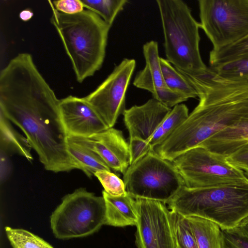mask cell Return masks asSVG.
Instances as JSON below:
<instances>
[{
  "label": "cell",
  "instance_id": "6da1fadb",
  "mask_svg": "<svg viewBox=\"0 0 248 248\" xmlns=\"http://www.w3.org/2000/svg\"><path fill=\"white\" fill-rule=\"evenodd\" d=\"M60 103L30 54H18L1 71L0 112L24 133L45 169L54 172L77 169Z\"/></svg>",
  "mask_w": 248,
  "mask_h": 248
},
{
  "label": "cell",
  "instance_id": "7a4b0ae2",
  "mask_svg": "<svg viewBox=\"0 0 248 248\" xmlns=\"http://www.w3.org/2000/svg\"><path fill=\"white\" fill-rule=\"evenodd\" d=\"M176 69L194 87L199 102L186 119L154 148L171 162L248 114V78L221 77L210 66L198 71Z\"/></svg>",
  "mask_w": 248,
  "mask_h": 248
},
{
  "label": "cell",
  "instance_id": "3957f363",
  "mask_svg": "<svg viewBox=\"0 0 248 248\" xmlns=\"http://www.w3.org/2000/svg\"><path fill=\"white\" fill-rule=\"evenodd\" d=\"M49 2L52 11L51 22L70 60L77 80L81 83L101 67L111 26L90 10L68 15L57 11Z\"/></svg>",
  "mask_w": 248,
  "mask_h": 248
},
{
  "label": "cell",
  "instance_id": "277c9868",
  "mask_svg": "<svg viewBox=\"0 0 248 248\" xmlns=\"http://www.w3.org/2000/svg\"><path fill=\"white\" fill-rule=\"evenodd\" d=\"M166 204L184 217L210 220L221 230L233 229L248 217V181L201 188L184 186Z\"/></svg>",
  "mask_w": 248,
  "mask_h": 248
},
{
  "label": "cell",
  "instance_id": "5b68a950",
  "mask_svg": "<svg viewBox=\"0 0 248 248\" xmlns=\"http://www.w3.org/2000/svg\"><path fill=\"white\" fill-rule=\"evenodd\" d=\"M167 60L176 69L198 71L207 66L200 52V23L182 0H157Z\"/></svg>",
  "mask_w": 248,
  "mask_h": 248
},
{
  "label": "cell",
  "instance_id": "8992f818",
  "mask_svg": "<svg viewBox=\"0 0 248 248\" xmlns=\"http://www.w3.org/2000/svg\"><path fill=\"white\" fill-rule=\"evenodd\" d=\"M104 197L79 188L65 195L50 216L55 236L65 239L82 237L97 232L105 224Z\"/></svg>",
  "mask_w": 248,
  "mask_h": 248
},
{
  "label": "cell",
  "instance_id": "52a82bcc",
  "mask_svg": "<svg viewBox=\"0 0 248 248\" xmlns=\"http://www.w3.org/2000/svg\"><path fill=\"white\" fill-rule=\"evenodd\" d=\"M124 181L126 192L134 198L165 204L185 186L172 162L162 158L154 150L129 166Z\"/></svg>",
  "mask_w": 248,
  "mask_h": 248
},
{
  "label": "cell",
  "instance_id": "ba28073f",
  "mask_svg": "<svg viewBox=\"0 0 248 248\" xmlns=\"http://www.w3.org/2000/svg\"><path fill=\"white\" fill-rule=\"evenodd\" d=\"M200 28L216 50L248 36V0H200Z\"/></svg>",
  "mask_w": 248,
  "mask_h": 248
},
{
  "label": "cell",
  "instance_id": "9c48e42d",
  "mask_svg": "<svg viewBox=\"0 0 248 248\" xmlns=\"http://www.w3.org/2000/svg\"><path fill=\"white\" fill-rule=\"evenodd\" d=\"M189 188L237 184L248 181V175L226 158L201 146L193 148L172 161Z\"/></svg>",
  "mask_w": 248,
  "mask_h": 248
},
{
  "label": "cell",
  "instance_id": "30bf717a",
  "mask_svg": "<svg viewBox=\"0 0 248 248\" xmlns=\"http://www.w3.org/2000/svg\"><path fill=\"white\" fill-rule=\"evenodd\" d=\"M136 67L134 59L125 58L85 99L109 127L125 110V95Z\"/></svg>",
  "mask_w": 248,
  "mask_h": 248
},
{
  "label": "cell",
  "instance_id": "8fae6325",
  "mask_svg": "<svg viewBox=\"0 0 248 248\" xmlns=\"http://www.w3.org/2000/svg\"><path fill=\"white\" fill-rule=\"evenodd\" d=\"M138 213L136 244L138 248H176L171 211L163 202L135 199Z\"/></svg>",
  "mask_w": 248,
  "mask_h": 248
},
{
  "label": "cell",
  "instance_id": "7c38bea8",
  "mask_svg": "<svg viewBox=\"0 0 248 248\" xmlns=\"http://www.w3.org/2000/svg\"><path fill=\"white\" fill-rule=\"evenodd\" d=\"M60 109L67 137H89L109 128L84 97L61 99Z\"/></svg>",
  "mask_w": 248,
  "mask_h": 248
},
{
  "label": "cell",
  "instance_id": "4fadbf2b",
  "mask_svg": "<svg viewBox=\"0 0 248 248\" xmlns=\"http://www.w3.org/2000/svg\"><path fill=\"white\" fill-rule=\"evenodd\" d=\"M68 137L95 152L113 170L124 174L129 166V144L119 130L111 127L89 137Z\"/></svg>",
  "mask_w": 248,
  "mask_h": 248
},
{
  "label": "cell",
  "instance_id": "5bb4252c",
  "mask_svg": "<svg viewBox=\"0 0 248 248\" xmlns=\"http://www.w3.org/2000/svg\"><path fill=\"white\" fill-rule=\"evenodd\" d=\"M171 110L154 98L143 105L125 109L124 120L129 138L148 141Z\"/></svg>",
  "mask_w": 248,
  "mask_h": 248
},
{
  "label": "cell",
  "instance_id": "9a60e30c",
  "mask_svg": "<svg viewBox=\"0 0 248 248\" xmlns=\"http://www.w3.org/2000/svg\"><path fill=\"white\" fill-rule=\"evenodd\" d=\"M143 53L145 65L136 75L133 85L151 92L153 98L157 101L170 90L162 74L158 43L155 41L146 43L143 46Z\"/></svg>",
  "mask_w": 248,
  "mask_h": 248
},
{
  "label": "cell",
  "instance_id": "2e32d148",
  "mask_svg": "<svg viewBox=\"0 0 248 248\" xmlns=\"http://www.w3.org/2000/svg\"><path fill=\"white\" fill-rule=\"evenodd\" d=\"M247 143L248 114L235 124L216 133L199 146L226 158Z\"/></svg>",
  "mask_w": 248,
  "mask_h": 248
},
{
  "label": "cell",
  "instance_id": "e0dca14e",
  "mask_svg": "<svg viewBox=\"0 0 248 248\" xmlns=\"http://www.w3.org/2000/svg\"><path fill=\"white\" fill-rule=\"evenodd\" d=\"M106 203L105 225L114 227L136 226L138 213L136 200L128 193L124 196H112L102 192Z\"/></svg>",
  "mask_w": 248,
  "mask_h": 248
},
{
  "label": "cell",
  "instance_id": "ac0fdd59",
  "mask_svg": "<svg viewBox=\"0 0 248 248\" xmlns=\"http://www.w3.org/2000/svg\"><path fill=\"white\" fill-rule=\"evenodd\" d=\"M68 151L77 169L91 177L99 170L110 171L104 160L94 151L87 146L67 137Z\"/></svg>",
  "mask_w": 248,
  "mask_h": 248
},
{
  "label": "cell",
  "instance_id": "d6986e66",
  "mask_svg": "<svg viewBox=\"0 0 248 248\" xmlns=\"http://www.w3.org/2000/svg\"><path fill=\"white\" fill-rule=\"evenodd\" d=\"M0 151L17 154L29 161L32 159V149L26 138L19 134L10 121L0 112Z\"/></svg>",
  "mask_w": 248,
  "mask_h": 248
},
{
  "label": "cell",
  "instance_id": "ffe728a7",
  "mask_svg": "<svg viewBox=\"0 0 248 248\" xmlns=\"http://www.w3.org/2000/svg\"><path fill=\"white\" fill-rule=\"evenodd\" d=\"M186 217L189 223L198 248H222L221 230L217 224L197 217Z\"/></svg>",
  "mask_w": 248,
  "mask_h": 248
},
{
  "label": "cell",
  "instance_id": "44dd1931",
  "mask_svg": "<svg viewBox=\"0 0 248 248\" xmlns=\"http://www.w3.org/2000/svg\"><path fill=\"white\" fill-rule=\"evenodd\" d=\"M188 109L183 104L174 106L148 141L154 148L165 140L188 117Z\"/></svg>",
  "mask_w": 248,
  "mask_h": 248
},
{
  "label": "cell",
  "instance_id": "7402d4cb",
  "mask_svg": "<svg viewBox=\"0 0 248 248\" xmlns=\"http://www.w3.org/2000/svg\"><path fill=\"white\" fill-rule=\"evenodd\" d=\"M160 65L166 84L169 89L183 95L188 99L198 97L194 87L166 59L160 57Z\"/></svg>",
  "mask_w": 248,
  "mask_h": 248
},
{
  "label": "cell",
  "instance_id": "603a6c76",
  "mask_svg": "<svg viewBox=\"0 0 248 248\" xmlns=\"http://www.w3.org/2000/svg\"><path fill=\"white\" fill-rule=\"evenodd\" d=\"M84 8L98 15L111 27L118 14L123 10L127 0H81Z\"/></svg>",
  "mask_w": 248,
  "mask_h": 248
},
{
  "label": "cell",
  "instance_id": "cb8c5ba5",
  "mask_svg": "<svg viewBox=\"0 0 248 248\" xmlns=\"http://www.w3.org/2000/svg\"><path fill=\"white\" fill-rule=\"evenodd\" d=\"M171 223L177 248H198L189 223L186 217L171 211Z\"/></svg>",
  "mask_w": 248,
  "mask_h": 248
},
{
  "label": "cell",
  "instance_id": "d4e9b609",
  "mask_svg": "<svg viewBox=\"0 0 248 248\" xmlns=\"http://www.w3.org/2000/svg\"><path fill=\"white\" fill-rule=\"evenodd\" d=\"M248 55V36L228 46L212 49L209 53L210 66L225 63Z\"/></svg>",
  "mask_w": 248,
  "mask_h": 248
},
{
  "label": "cell",
  "instance_id": "484cf974",
  "mask_svg": "<svg viewBox=\"0 0 248 248\" xmlns=\"http://www.w3.org/2000/svg\"><path fill=\"white\" fill-rule=\"evenodd\" d=\"M5 231L13 248H54L43 239L28 231L6 227Z\"/></svg>",
  "mask_w": 248,
  "mask_h": 248
},
{
  "label": "cell",
  "instance_id": "4316f807",
  "mask_svg": "<svg viewBox=\"0 0 248 248\" xmlns=\"http://www.w3.org/2000/svg\"><path fill=\"white\" fill-rule=\"evenodd\" d=\"M217 75L230 78H248V55L229 62L210 66Z\"/></svg>",
  "mask_w": 248,
  "mask_h": 248
},
{
  "label": "cell",
  "instance_id": "83f0119b",
  "mask_svg": "<svg viewBox=\"0 0 248 248\" xmlns=\"http://www.w3.org/2000/svg\"><path fill=\"white\" fill-rule=\"evenodd\" d=\"M101 184L104 191L109 195L115 196L125 195L126 191L124 181L110 171L99 170L94 175Z\"/></svg>",
  "mask_w": 248,
  "mask_h": 248
},
{
  "label": "cell",
  "instance_id": "f1b7e54d",
  "mask_svg": "<svg viewBox=\"0 0 248 248\" xmlns=\"http://www.w3.org/2000/svg\"><path fill=\"white\" fill-rule=\"evenodd\" d=\"M222 248H248V237L237 228L221 230Z\"/></svg>",
  "mask_w": 248,
  "mask_h": 248
},
{
  "label": "cell",
  "instance_id": "f546056e",
  "mask_svg": "<svg viewBox=\"0 0 248 248\" xmlns=\"http://www.w3.org/2000/svg\"><path fill=\"white\" fill-rule=\"evenodd\" d=\"M128 144L130 154L129 166L135 164L153 150L147 141L139 138H129Z\"/></svg>",
  "mask_w": 248,
  "mask_h": 248
},
{
  "label": "cell",
  "instance_id": "4dcf8cb0",
  "mask_svg": "<svg viewBox=\"0 0 248 248\" xmlns=\"http://www.w3.org/2000/svg\"><path fill=\"white\" fill-rule=\"evenodd\" d=\"M51 3L57 11L65 14H76L84 10L81 0H59Z\"/></svg>",
  "mask_w": 248,
  "mask_h": 248
},
{
  "label": "cell",
  "instance_id": "1f68e13d",
  "mask_svg": "<svg viewBox=\"0 0 248 248\" xmlns=\"http://www.w3.org/2000/svg\"><path fill=\"white\" fill-rule=\"evenodd\" d=\"M226 159L248 175V149L238 150L227 157Z\"/></svg>",
  "mask_w": 248,
  "mask_h": 248
},
{
  "label": "cell",
  "instance_id": "d6a6232c",
  "mask_svg": "<svg viewBox=\"0 0 248 248\" xmlns=\"http://www.w3.org/2000/svg\"><path fill=\"white\" fill-rule=\"evenodd\" d=\"M5 153L0 151V164H1V174L0 180L1 182L5 180L8 175L9 169V162L8 158L5 157L6 155Z\"/></svg>",
  "mask_w": 248,
  "mask_h": 248
},
{
  "label": "cell",
  "instance_id": "836d02e7",
  "mask_svg": "<svg viewBox=\"0 0 248 248\" xmlns=\"http://www.w3.org/2000/svg\"><path fill=\"white\" fill-rule=\"evenodd\" d=\"M33 16L32 11L29 9H26L20 12L19 15L20 19L24 21H28L30 20Z\"/></svg>",
  "mask_w": 248,
  "mask_h": 248
},
{
  "label": "cell",
  "instance_id": "e575fe53",
  "mask_svg": "<svg viewBox=\"0 0 248 248\" xmlns=\"http://www.w3.org/2000/svg\"><path fill=\"white\" fill-rule=\"evenodd\" d=\"M236 228L248 237V217L244 220Z\"/></svg>",
  "mask_w": 248,
  "mask_h": 248
},
{
  "label": "cell",
  "instance_id": "d590c367",
  "mask_svg": "<svg viewBox=\"0 0 248 248\" xmlns=\"http://www.w3.org/2000/svg\"></svg>",
  "mask_w": 248,
  "mask_h": 248
}]
</instances>
